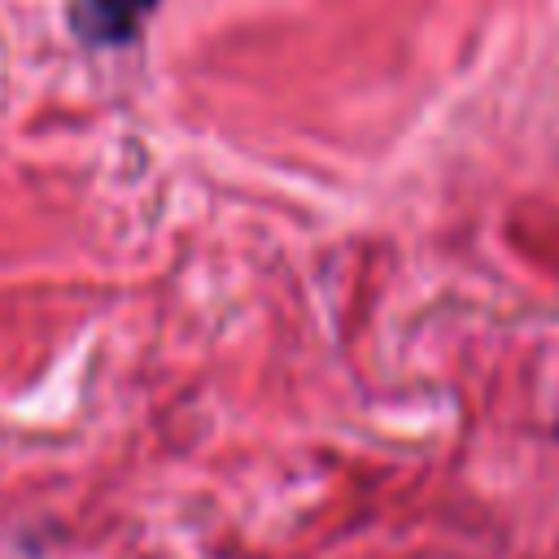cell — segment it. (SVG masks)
<instances>
[{"mask_svg":"<svg viewBox=\"0 0 559 559\" xmlns=\"http://www.w3.org/2000/svg\"><path fill=\"white\" fill-rule=\"evenodd\" d=\"M157 0H74V26L92 44H127Z\"/></svg>","mask_w":559,"mask_h":559,"instance_id":"obj_1","label":"cell"}]
</instances>
